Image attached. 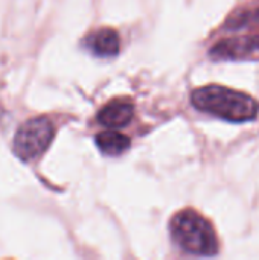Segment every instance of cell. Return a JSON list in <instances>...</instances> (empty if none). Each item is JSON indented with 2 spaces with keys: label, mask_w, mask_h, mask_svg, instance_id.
<instances>
[{
  "label": "cell",
  "mask_w": 259,
  "mask_h": 260,
  "mask_svg": "<svg viewBox=\"0 0 259 260\" xmlns=\"http://www.w3.org/2000/svg\"><path fill=\"white\" fill-rule=\"evenodd\" d=\"M191 101L200 111L229 122L253 120L259 113V104L252 96L221 85H206L197 88L192 93Z\"/></svg>",
  "instance_id": "obj_1"
},
{
  "label": "cell",
  "mask_w": 259,
  "mask_h": 260,
  "mask_svg": "<svg viewBox=\"0 0 259 260\" xmlns=\"http://www.w3.org/2000/svg\"><path fill=\"white\" fill-rule=\"evenodd\" d=\"M171 236L185 251L197 256H214L218 251V239L214 227L194 210L179 212L171 219Z\"/></svg>",
  "instance_id": "obj_2"
},
{
  "label": "cell",
  "mask_w": 259,
  "mask_h": 260,
  "mask_svg": "<svg viewBox=\"0 0 259 260\" xmlns=\"http://www.w3.org/2000/svg\"><path fill=\"white\" fill-rule=\"evenodd\" d=\"M55 129L49 119H31L18 128L14 137V151L24 161L34 160L47 149Z\"/></svg>",
  "instance_id": "obj_3"
},
{
  "label": "cell",
  "mask_w": 259,
  "mask_h": 260,
  "mask_svg": "<svg viewBox=\"0 0 259 260\" xmlns=\"http://www.w3.org/2000/svg\"><path fill=\"white\" fill-rule=\"evenodd\" d=\"M232 29H249V32L221 40L212 47V56L218 59H241L259 53V30L250 26H232Z\"/></svg>",
  "instance_id": "obj_4"
},
{
  "label": "cell",
  "mask_w": 259,
  "mask_h": 260,
  "mask_svg": "<svg viewBox=\"0 0 259 260\" xmlns=\"http://www.w3.org/2000/svg\"><path fill=\"white\" fill-rule=\"evenodd\" d=\"M134 105L130 99H114L104 105L98 113V122L108 128H121L131 122Z\"/></svg>",
  "instance_id": "obj_5"
},
{
  "label": "cell",
  "mask_w": 259,
  "mask_h": 260,
  "mask_svg": "<svg viewBox=\"0 0 259 260\" xmlns=\"http://www.w3.org/2000/svg\"><path fill=\"white\" fill-rule=\"evenodd\" d=\"M87 46L98 56H114L121 49V38L114 29L104 27L89 37Z\"/></svg>",
  "instance_id": "obj_6"
},
{
  "label": "cell",
  "mask_w": 259,
  "mask_h": 260,
  "mask_svg": "<svg viewBox=\"0 0 259 260\" xmlns=\"http://www.w3.org/2000/svg\"><path fill=\"white\" fill-rule=\"evenodd\" d=\"M95 140L98 148L107 155H119L130 148V139L125 134L114 129L99 133L95 137Z\"/></svg>",
  "instance_id": "obj_7"
}]
</instances>
